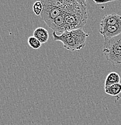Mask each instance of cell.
I'll use <instances>...</instances> for the list:
<instances>
[{
    "instance_id": "1",
    "label": "cell",
    "mask_w": 121,
    "mask_h": 125,
    "mask_svg": "<svg viewBox=\"0 0 121 125\" xmlns=\"http://www.w3.org/2000/svg\"><path fill=\"white\" fill-rule=\"evenodd\" d=\"M43 10L42 19L48 25L63 11L73 12L81 7L77 0H41Z\"/></svg>"
},
{
    "instance_id": "2",
    "label": "cell",
    "mask_w": 121,
    "mask_h": 125,
    "mask_svg": "<svg viewBox=\"0 0 121 125\" xmlns=\"http://www.w3.org/2000/svg\"><path fill=\"white\" fill-rule=\"evenodd\" d=\"M88 37L89 34L83 28L65 31L60 35H57L55 31L53 32V40L62 42L64 48L71 51H78L84 48Z\"/></svg>"
},
{
    "instance_id": "3",
    "label": "cell",
    "mask_w": 121,
    "mask_h": 125,
    "mask_svg": "<svg viewBox=\"0 0 121 125\" xmlns=\"http://www.w3.org/2000/svg\"><path fill=\"white\" fill-rule=\"evenodd\" d=\"M65 14L63 31H71L83 28L88 21L87 7L82 6L78 10L73 12H66Z\"/></svg>"
},
{
    "instance_id": "4",
    "label": "cell",
    "mask_w": 121,
    "mask_h": 125,
    "mask_svg": "<svg viewBox=\"0 0 121 125\" xmlns=\"http://www.w3.org/2000/svg\"><path fill=\"white\" fill-rule=\"evenodd\" d=\"M102 52L108 62L113 64H121V34L104 40Z\"/></svg>"
},
{
    "instance_id": "5",
    "label": "cell",
    "mask_w": 121,
    "mask_h": 125,
    "mask_svg": "<svg viewBox=\"0 0 121 125\" xmlns=\"http://www.w3.org/2000/svg\"><path fill=\"white\" fill-rule=\"evenodd\" d=\"M99 32L103 36L104 40L112 38L121 34V24L116 25L100 26Z\"/></svg>"
},
{
    "instance_id": "6",
    "label": "cell",
    "mask_w": 121,
    "mask_h": 125,
    "mask_svg": "<svg viewBox=\"0 0 121 125\" xmlns=\"http://www.w3.org/2000/svg\"><path fill=\"white\" fill-rule=\"evenodd\" d=\"M119 24H121V16L116 13L105 16L100 22V26L116 25Z\"/></svg>"
},
{
    "instance_id": "7",
    "label": "cell",
    "mask_w": 121,
    "mask_h": 125,
    "mask_svg": "<svg viewBox=\"0 0 121 125\" xmlns=\"http://www.w3.org/2000/svg\"><path fill=\"white\" fill-rule=\"evenodd\" d=\"M33 36L38 39L41 43H45L48 40L49 32L43 27H38L33 32Z\"/></svg>"
},
{
    "instance_id": "8",
    "label": "cell",
    "mask_w": 121,
    "mask_h": 125,
    "mask_svg": "<svg viewBox=\"0 0 121 125\" xmlns=\"http://www.w3.org/2000/svg\"><path fill=\"white\" fill-rule=\"evenodd\" d=\"M120 81L121 77L118 73L115 72H110L105 78L104 83L105 87L113 85V84H117V83H120Z\"/></svg>"
},
{
    "instance_id": "9",
    "label": "cell",
    "mask_w": 121,
    "mask_h": 125,
    "mask_svg": "<svg viewBox=\"0 0 121 125\" xmlns=\"http://www.w3.org/2000/svg\"><path fill=\"white\" fill-rule=\"evenodd\" d=\"M105 93L110 95V96H118L121 93V84L117 83V84H114L105 87Z\"/></svg>"
},
{
    "instance_id": "10",
    "label": "cell",
    "mask_w": 121,
    "mask_h": 125,
    "mask_svg": "<svg viewBox=\"0 0 121 125\" xmlns=\"http://www.w3.org/2000/svg\"><path fill=\"white\" fill-rule=\"evenodd\" d=\"M28 43L29 46L34 49H38L41 47V42L34 36H31L28 39Z\"/></svg>"
},
{
    "instance_id": "11",
    "label": "cell",
    "mask_w": 121,
    "mask_h": 125,
    "mask_svg": "<svg viewBox=\"0 0 121 125\" xmlns=\"http://www.w3.org/2000/svg\"><path fill=\"white\" fill-rule=\"evenodd\" d=\"M43 10V5L41 1H37L34 3L33 6V10L34 14L37 16L41 15V13Z\"/></svg>"
},
{
    "instance_id": "12",
    "label": "cell",
    "mask_w": 121,
    "mask_h": 125,
    "mask_svg": "<svg viewBox=\"0 0 121 125\" xmlns=\"http://www.w3.org/2000/svg\"><path fill=\"white\" fill-rule=\"evenodd\" d=\"M92 1H94L97 4H105V3H107V2H113V1H117V0H92ZM77 1L80 5H81V6L87 7L86 0H77Z\"/></svg>"
}]
</instances>
